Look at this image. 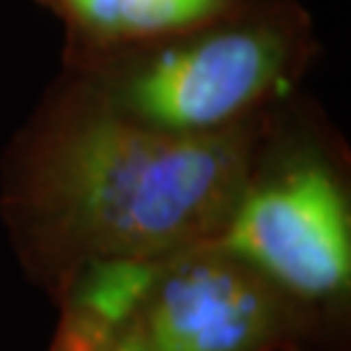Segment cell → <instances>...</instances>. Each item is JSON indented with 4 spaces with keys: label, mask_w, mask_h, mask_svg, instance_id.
Wrapping results in <instances>:
<instances>
[{
    "label": "cell",
    "mask_w": 351,
    "mask_h": 351,
    "mask_svg": "<svg viewBox=\"0 0 351 351\" xmlns=\"http://www.w3.org/2000/svg\"><path fill=\"white\" fill-rule=\"evenodd\" d=\"M269 112L180 135L60 71L0 153V223L23 276L53 301L89 265L219 240Z\"/></svg>",
    "instance_id": "obj_1"
},
{
    "label": "cell",
    "mask_w": 351,
    "mask_h": 351,
    "mask_svg": "<svg viewBox=\"0 0 351 351\" xmlns=\"http://www.w3.org/2000/svg\"><path fill=\"white\" fill-rule=\"evenodd\" d=\"M219 242L290 301L306 351L351 349V156L301 89L267 117Z\"/></svg>",
    "instance_id": "obj_2"
},
{
    "label": "cell",
    "mask_w": 351,
    "mask_h": 351,
    "mask_svg": "<svg viewBox=\"0 0 351 351\" xmlns=\"http://www.w3.org/2000/svg\"><path fill=\"white\" fill-rule=\"evenodd\" d=\"M319 48L301 0H233L153 39L62 60V71L135 121L213 135L299 91Z\"/></svg>",
    "instance_id": "obj_3"
},
{
    "label": "cell",
    "mask_w": 351,
    "mask_h": 351,
    "mask_svg": "<svg viewBox=\"0 0 351 351\" xmlns=\"http://www.w3.org/2000/svg\"><path fill=\"white\" fill-rule=\"evenodd\" d=\"M53 304V351H306L290 301L219 240L89 265Z\"/></svg>",
    "instance_id": "obj_4"
},
{
    "label": "cell",
    "mask_w": 351,
    "mask_h": 351,
    "mask_svg": "<svg viewBox=\"0 0 351 351\" xmlns=\"http://www.w3.org/2000/svg\"><path fill=\"white\" fill-rule=\"evenodd\" d=\"M64 27L62 60L108 53L221 12L233 0H41Z\"/></svg>",
    "instance_id": "obj_5"
}]
</instances>
